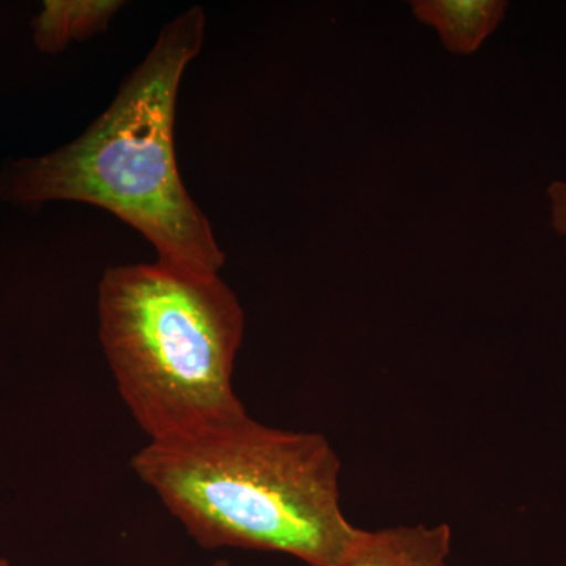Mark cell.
Segmentation results:
<instances>
[{"mask_svg":"<svg viewBox=\"0 0 566 566\" xmlns=\"http://www.w3.org/2000/svg\"><path fill=\"white\" fill-rule=\"evenodd\" d=\"M202 7L167 22L114 102L77 139L51 153L11 159L0 169V199L14 207L91 203L144 234L158 260L219 274L226 253L185 188L175 155L182 74L203 46Z\"/></svg>","mask_w":566,"mask_h":566,"instance_id":"obj_1","label":"cell"},{"mask_svg":"<svg viewBox=\"0 0 566 566\" xmlns=\"http://www.w3.org/2000/svg\"><path fill=\"white\" fill-rule=\"evenodd\" d=\"M132 465L203 549L338 566L364 532L342 512V463L319 433L279 430L244 415L148 442Z\"/></svg>","mask_w":566,"mask_h":566,"instance_id":"obj_2","label":"cell"},{"mask_svg":"<svg viewBox=\"0 0 566 566\" xmlns=\"http://www.w3.org/2000/svg\"><path fill=\"white\" fill-rule=\"evenodd\" d=\"M98 318L118 394L150 442L248 415L233 390L244 312L219 274L161 260L109 268Z\"/></svg>","mask_w":566,"mask_h":566,"instance_id":"obj_3","label":"cell"},{"mask_svg":"<svg viewBox=\"0 0 566 566\" xmlns=\"http://www.w3.org/2000/svg\"><path fill=\"white\" fill-rule=\"evenodd\" d=\"M452 528L395 526L364 531L352 553L338 566H449Z\"/></svg>","mask_w":566,"mask_h":566,"instance_id":"obj_4","label":"cell"},{"mask_svg":"<svg viewBox=\"0 0 566 566\" xmlns=\"http://www.w3.org/2000/svg\"><path fill=\"white\" fill-rule=\"evenodd\" d=\"M416 20L438 32L447 51L471 55L504 21L509 2L502 0H416Z\"/></svg>","mask_w":566,"mask_h":566,"instance_id":"obj_5","label":"cell"},{"mask_svg":"<svg viewBox=\"0 0 566 566\" xmlns=\"http://www.w3.org/2000/svg\"><path fill=\"white\" fill-rule=\"evenodd\" d=\"M122 0H44L32 20V40L43 54H61L73 41L106 31Z\"/></svg>","mask_w":566,"mask_h":566,"instance_id":"obj_6","label":"cell"},{"mask_svg":"<svg viewBox=\"0 0 566 566\" xmlns=\"http://www.w3.org/2000/svg\"><path fill=\"white\" fill-rule=\"evenodd\" d=\"M547 197L551 202V223L558 234L566 238V181L551 182Z\"/></svg>","mask_w":566,"mask_h":566,"instance_id":"obj_7","label":"cell"},{"mask_svg":"<svg viewBox=\"0 0 566 566\" xmlns=\"http://www.w3.org/2000/svg\"><path fill=\"white\" fill-rule=\"evenodd\" d=\"M210 566H233L232 564H230L229 560H216V562H212V564Z\"/></svg>","mask_w":566,"mask_h":566,"instance_id":"obj_8","label":"cell"},{"mask_svg":"<svg viewBox=\"0 0 566 566\" xmlns=\"http://www.w3.org/2000/svg\"><path fill=\"white\" fill-rule=\"evenodd\" d=\"M0 566H11L9 560H6V558L0 557Z\"/></svg>","mask_w":566,"mask_h":566,"instance_id":"obj_9","label":"cell"}]
</instances>
